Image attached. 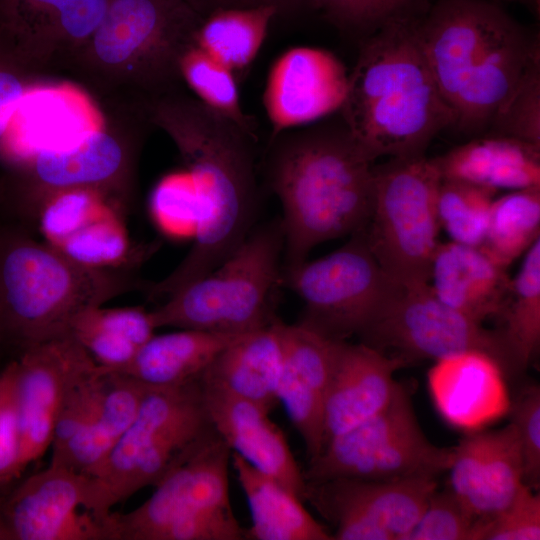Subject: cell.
Listing matches in <instances>:
<instances>
[{"instance_id": "42", "label": "cell", "mask_w": 540, "mask_h": 540, "mask_svg": "<svg viewBox=\"0 0 540 540\" xmlns=\"http://www.w3.org/2000/svg\"><path fill=\"white\" fill-rule=\"evenodd\" d=\"M486 132L540 146V58L527 68Z\"/></svg>"}, {"instance_id": "12", "label": "cell", "mask_w": 540, "mask_h": 540, "mask_svg": "<svg viewBox=\"0 0 540 540\" xmlns=\"http://www.w3.org/2000/svg\"><path fill=\"white\" fill-rule=\"evenodd\" d=\"M366 229L339 249L283 270L281 281L303 301L297 324L328 339L347 341L371 322L399 283L372 254Z\"/></svg>"}, {"instance_id": "9", "label": "cell", "mask_w": 540, "mask_h": 540, "mask_svg": "<svg viewBox=\"0 0 540 540\" xmlns=\"http://www.w3.org/2000/svg\"><path fill=\"white\" fill-rule=\"evenodd\" d=\"M442 176L426 155L374 165V201L366 240L384 272L402 285L429 283L440 243L436 198Z\"/></svg>"}, {"instance_id": "24", "label": "cell", "mask_w": 540, "mask_h": 540, "mask_svg": "<svg viewBox=\"0 0 540 540\" xmlns=\"http://www.w3.org/2000/svg\"><path fill=\"white\" fill-rule=\"evenodd\" d=\"M278 400L300 434L308 460L323 448V401L337 341L299 324H282Z\"/></svg>"}, {"instance_id": "20", "label": "cell", "mask_w": 540, "mask_h": 540, "mask_svg": "<svg viewBox=\"0 0 540 540\" xmlns=\"http://www.w3.org/2000/svg\"><path fill=\"white\" fill-rule=\"evenodd\" d=\"M210 422L231 451L274 478L304 503L306 480L270 411L219 384L201 379Z\"/></svg>"}, {"instance_id": "28", "label": "cell", "mask_w": 540, "mask_h": 540, "mask_svg": "<svg viewBox=\"0 0 540 540\" xmlns=\"http://www.w3.org/2000/svg\"><path fill=\"white\" fill-rule=\"evenodd\" d=\"M231 465L251 510L252 525L244 530V540L333 539L303 501L274 478L233 451Z\"/></svg>"}, {"instance_id": "8", "label": "cell", "mask_w": 540, "mask_h": 540, "mask_svg": "<svg viewBox=\"0 0 540 540\" xmlns=\"http://www.w3.org/2000/svg\"><path fill=\"white\" fill-rule=\"evenodd\" d=\"M213 430L201 379L174 387H148L133 422L95 476L110 508L157 485Z\"/></svg>"}, {"instance_id": "35", "label": "cell", "mask_w": 540, "mask_h": 540, "mask_svg": "<svg viewBox=\"0 0 540 540\" xmlns=\"http://www.w3.org/2000/svg\"><path fill=\"white\" fill-rule=\"evenodd\" d=\"M500 328L525 370L540 344V239L524 254L498 316Z\"/></svg>"}, {"instance_id": "36", "label": "cell", "mask_w": 540, "mask_h": 540, "mask_svg": "<svg viewBox=\"0 0 540 540\" xmlns=\"http://www.w3.org/2000/svg\"><path fill=\"white\" fill-rule=\"evenodd\" d=\"M178 72L209 109L257 140V124L241 104L236 75L194 41L181 53Z\"/></svg>"}, {"instance_id": "23", "label": "cell", "mask_w": 540, "mask_h": 540, "mask_svg": "<svg viewBox=\"0 0 540 540\" xmlns=\"http://www.w3.org/2000/svg\"><path fill=\"white\" fill-rule=\"evenodd\" d=\"M507 376L490 355L468 350L434 361L428 387L441 417L464 432L484 430L509 413Z\"/></svg>"}, {"instance_id": "11", "label": "cell", "mask_w": 540, "mask_h": 540, "mask_svg": "<svg viewBox=\"0 0 540 540\" xmlns=\"http://www.w3.org/2000/svg\"><path fill=\"white\" fill-rule=\"evenodd\" d=\"M360 342L409 365L468 350L493 357L507 377L524 369L501 329H488L443 303L429 283L398 284Z\"/></svg>"}, {"instance_id": "41", "label": "cell", "mask_w": 540, "mask_h": 540, "mask_svg": "<svg viewBox=\"0 0 540 540\" xmlns=\"http://www.w3.org/2000/svg\"><path fill=\"white\" fill-rule=\"evenodd\" d=\"M433 0H307L338 28L365 37L384 25L424 15Z\"/></svg>"}, {"instance_id": "32", "label": "cell", "mask_w": 540, "mask_h": 540, "mask_svg": "<svg viewBox=\"0 0 540 540\" xmlns=\"http://www.w3.org/2000/svg\"><path fill=\"white\" fill-rule=\"evenodd\" d=\"M110 0H0V36L22 43L43 33L73 40L92 36Z\"/></svg>"}, {"instance_id": "44", "label": "cell", "mask_w": 540, "mask_h": 540, "mask_svg": "<svg viewBox=\"0 0 540 540\" xmlns=\"http://www.w3.org/2000/svg\"><path fill=\"white\" fill-rule=\"evenodd\" d=\"M476 520L449 486L436 489L406 540H470Z\"/></svg>"}, {"instance_id": "2", "label": "cell", "mask_w": 540, "mask_h": 540, "mask_svg": "<svg viewBox=\"0 0 540 540\" xmlns=\"http://www.w3.org/2000/svg\"><path fill=\"white\" fill-rule=\"evenodd\" d=\"M266 180L282 206V271L317 245L366 229L374 201V160L340 117L270 138Z\"/></svg>"}, {"instance_id": "1", "label": "cell", "mask_w": 540, "mask_h": 540, "mask_svg": "<svg viewBox=\"0 0 540 540\" xmlns=\"http://www.w3.org/2000/svg\"><path fill=\"white\" fill-rule=\"evenodd\" d=\"M154 116L187 166L195 204L194 242L165 278L147 281L150 300L166 299L228 259L255 228L259 207L256 140L199 100L163 99Z\"/></svg>"}, {"instance_id": "19", "label": "cell", "mask_w": 540, "mask_h": 540, "mask_svg": "<svg viewBox=\"0 0 540 540\" xmlns=\"http://www.w3.org/2000/svg\"><path fill=\"white\" fill-rule=\"evenodd\" d=\"M89 357L68 335L32 346L16 359L22 473L50 449L68 381Z\"/></svg>"}, {"instance_id": "16", "label": "cell", "mask_w": 540, "mask_h": 540, "mask_svg": "<svg viewBox=\"0 0 540 540\" xmlns=\"http://www.w3.org/2000/svg\"><path fill=\"white\" fill-rule=\"evenodd\" d=\"M348 78L345 66L330 51L295 47L284 52L270 69L263 95L270 138L339 111Z\"/></svg>"}, {"instance_id": "3", "label": "cell", "mask_w": 540, "mask_h": 540, "mask_svg": "<svg viewBox=\"0 0 540 540\" xmlns=\"http://www.w3.org/2000/svg\"><path fill=\"white\" fill-rule=\"evenodd\" d=\"M417 31L456 129L486 132L530 64L538 37L487 0H433Z\"/></svg>"}, {"instance_id": "39", "label": "cell", "mask_w": 540, "mask_h": 540, "mask_svg": "<svg viewBox=\"0 0 540 540\" xmlns=\"http://www.w3.org/2000/svg\"><path fill=\"white\" fill-rule=\"evenodd\" d=\"M108 370L90 356L70 377L57 415L52 455L61 452L92 421L103 399Z\"/></svg>"}, {"instance_id": "50", "label": "cell", "mask_w": 540, "mask_h": 540, "mask_svg": "<svg viewBox=\"0 0 540 540\" xmlns=\"http://www.w3.org/2000/svg\"><path fill=\"white\" fill-rule=\"evenodd\" d=\"M529 6L534 10V12L539 15L540 11V0H529Z\"/></svg>"}, {"instance_id": "6", "label": "cell", "mask_w": 540, "mask_h": 540, "mask_svg": "<svg viewBox=\"0 0 540 540\" xmlns=\"http://www.w3.org/2000/svg\"><path fill=\"white\" fill-rule=\"evenodd\" d=\"M281 218L255 226L216 269L185 285L152 310L156 329L176 327L242 335L278 317L273 291L281 282Z\"/></svg>"}, {"instance_id": "33", "label": "cell", "mask_w": 540, "mask_h": 540, "mask_svg": "<svg viewBox=\"0 0 540 540\" xmlns=\"http://www.w3.org/2000/svg\"><path fill=\"white\" fill-rule=\"evenodd\" d=\"M278 13L272 5L214 11L202 20L194 42L235 75L240 74L255 60Z\"/></svg>"}, {"instance_id": "21", "label": "cell", "mask_w": 540, "mask_h": 540, "mask_svg": "<svg viewBox=\"0 0 540 540\" xmlns=\"http://www.w3.org/2000/svg\"><path fill=\"white\" fill-rule=\"evenodd\" d=\"M449 487L476 519L507 507L523 481V457L510 421L497 430L468 433L454 446Z\"/></svg>"}, {"instance_id": "37", "label": "cell", "mask_w": 540, "mask_h": 540, "mask_svg": "<svg viewBox=\"0 0 540 540\" xmlns=\"http://www.w3.org/2000/svg\"><path fill=\"white\" fill-rule=\"evenodd\" d=\"M123 213L118 208L107 210L55 248L88 267H133L134 262H140L148 251L132 248Z\"/></svg>"}, {"instance_id": "48", "label": "cell", "mask_w": 540, "mask_h": 540, "mask_svg": "<svg viewBox=\"0 0 540 540\" xmlns=\"http://www.w3.org/2000/svg\"><path fill=\"white\" fill-rule=\"evenodd\" d=\"M203 19L214 11L228 8L275 6L279 12L293 11L307 0H184Z\"/></svg>"}, {"instance_id": "7", "label": "cell", "mask_w": 540, "mask_h": 540, "mask_svg": "<svg viewBox=\"0 0 540 540\" xmlns=\"http://www.w3.org/2000/svg\"><path fill=\"white\" fill-rule=\"evenodd\" d=\"M231 452L214 429L144 503L110 514L109 540H244L230 501Z\"/></svg>"}, {"instance_id": "25", "label": "cell", "mask_w": 540, "mask_h": 540, "mask_svg": "<svg viewBox=\"0 0 540 540\" xmlns=\"http://www.w3.org/2000/svg\"><path fill=\"white\" fill-rule=\"evenodd\" d=\"M429 284L443 303L483 323L500 315L511 278L478 247L449 241L435 250Z\"/></svg>"}, {"instance_id": "4", "label": "cell", "mask_w": 540, "mask_h": 540, "mask_svg": "<svg viewBox=\"0 0 540 540\" xmlns=\"http://www.w3.org/2000/svg\"><path fill=\"white\" fill-rule=\"evenodd\" d=\"M418 18L390 22L364 38L340 116L375 161L424 155L453 126L423 53Z\"/></svg>"}, {"instance_id": "22", "label": "cell", "mask_w": 540, "mask_h": 540, "mask_svg": "<svg viewBox=\"0 0 540 540\" xmlns=\"http://www.w3.org/2000/svg\"><path fill=\"white\" fill-rule=\"evenodd\" d=\"M405 366L361 342L337 341L323 401V447L381 412L397 387L394 373Z\"/></svg>"}, {"instance_id": "26", "label": "cell", "mask_w": 540, "mask_h": 540, "mask_svg": "<svg viewBox=\"0 0 540 540\" xmlns=\"http://www.w3.org/2000/svg\"><path fill=\"white\" fill-rule=\"evenodd\" d=\"M443 179L494 190L540 186V146L499 135H484L434 158Z\"/></svg>"}, {"instance_id": "47", "label": "cell", "mask_w": 540, "mask_h": 540, "mask_svg": "<svg viewBox=\"0 0 540 540\" xmlns=\"http://www.w3.org/2000/svg\"><path fill=\"white\" fill-rule=\"evenodd\" d=\"M26 87L12 68L0 64V144Z\"/></svg>"}, {"instance_id": "29", "label": "cell", "mask_w": 540, "mask_h": 540, "mask_svg": "<svg viewBox=\"0 0 540 540\" xmlns=\"http://www.w3.org/2000/svg\"><path fill=\"white\" fill-rule=\"evenodd\" d=\"M147 388L133 377L108 370L97 413L76 438L51 456L50 464L95 477L133 422Z\"/></svg>"}, {"instance_id": "10", "label": "cell", "mask_w": 540, "mask_h": 540, "mask_svg": "<svg viewBox=\"0 0 540 540\" xmlns=\"http://www.w3.org/2000/svg\"><path fill=\"white\" fill-rule=\"evenodd\" d=\"M453 458L454 447H439L425 436L407 389L398 383L381 412L332 438L302 471L306 482L436 478Z\"/></svg>"}, {"instance_id": "17", "label": "cell", "mask_w": 540, "mask_h": 540, "mask_svg": "<svg viewBox=\"0 0 540 540\" xmlns=\"http://www.w3.org/2000/svg\"><path fill=\"white\" fill-rule=\"evenodd\" d=\"M104 131L103 115L71 83L27 86L0 144L12 163L38 153L73 148Z\"/></svg>"}, {"instance_id": "27", "label": "cell", "mask_w": 540, "mask_h": 540, "mask_svg": "<svg viewBox=\"0 0 540 540\" xmlns=\"http://www.w3.org/2000/svg\"><path fill=\"white\" fill-rule=\"evenodd\" d=\"M282 324L277 318L238 336L216 356L201 379L219 384L271 412L279 401Z\"/></svg>"}, {"instance_id": "14", "label": "cell", "mask_w": 540, "mask_h": 540, "mask_svg": "<svg viewBox=\"0 0 540 540\" xmlns=\"http://www.w3.org/2000/svg\"><path fill=\"white\" fill-rule=\"evenodd\" d=\"M437 489L436 478H334L306 482L308 502L335 540H406Z\"/></svg>"}, {"instance_id": "18", "label": "cell", "mask_w": 540, "mask_h": 540, "mask_svg": "<svg viewBox=\"0 0 540 540\" xmlns=\"http://www.w3.org/2000/svg\"><path fill=\"white\" fill-rule=\"evenodd\" d=\"M25 169L30 180L23 187L0 193V210L8 219L35 229L40 208L53 194L71 188H103L125 166V151L113 136L98 132L79 145L61 151L38 153L13 163Z\"/></svg>"}, {"instance_id": "46", "label": "cell", "mask_w": 540, "mask_h": 540, "mask_svg": "<svg viewBox=\"0 0 540 540\" xmlns=\"http://www.w3.org/2000/svg\"><path fill=\"white\" fill-rule=\"evenodd\" d=\"M17 363L0 373V485L21 477V439L16 401Z\"/></svg>"}, {"instance_id": "45", "label": "cell", "mask_w": 540, "mask_h": 540, "mask_svg": "<svg viewBox=\"0 0 540 540\" xmlns=\"http://www.w3.org/2000/svg\"><path fill=\"white\" fill-rule=\"evenodd\" d=\"M523 457V481L531 489L540 485V389L525 387L509 410Z\"/></svg>"}, {"instance_id": "30", "label": "cell", "mask_w": 540, "mask_h": 540, "mask_svg": "<svg viewBox=\"0 0 540 540\" xmlns=\"http://www.w3.org/2000/svg\"><path fill=\"white\" fill-rule=\"evenodd\" d=\"M238 336L192 329L154 334L133 360L116 372L148 387H174L198 381L216 356Z\"/></svg>"}, {"instance_id": "49", "label": "cell", "mask_w": 540, "mask_h": 540, "mask_svg": "<svg viewBox=\"0 0 540 540\" xmlns=\"http://www.w3.org/2000/svg\"><path fill=\"white\" fill-rule=\"evenodd\" d=\"M0 539H13L6 519L4 506L0 507Z\"/></svg>"}, {"instance_id": "43", "label": "cell", "mask_w": 540, "mask_h": 540, "mask_svg": "<svg viewBox=\"0 0 540 540\" xmlns=\"http://www.w3.org/2000/svg\"><path fill=\"white\" fill-rule=\"evenodd\" d=\"M540 496L523 484L510 504L475 521L470 540H539Z\"/></svg>"}, {"instance_id": "31", "label": "cell", "mask_w": 540, "mask_h": 540, "mask_svg": "<svg viewBox=\"0 0 540 540\" xmlns=\"http://www.w3.org/2000/svg\"><path fill=\"white\" fill-rule=\"evenodd\" d=\"M156 330L152 313L143 307H90L72 321V336L103 368L127 366Z\"/></svg>"}, {"instance_id": "34", "label": "cell", "mask_w": 540, "mask_h": 540, "mask_svg": "<svg viewBox=\"0 0 540 540\" xmlns=\"http://www.w3.org/2000/svg\"><path fill=\"white\" fill-rule=\"evenodd\" d=\"M540 239V186L513 190L492 202L483 242L478 247L508 268Z\"/></svg>"}, {"instance_id": "15", "label": "cell", "mask_w": 540, "mask_h": 540, "mask_svg": "<svg viewBox=\"0 0 540 540\" xmlns=\"http://www.w3.org/2000/svg\"><path fill=\"white\" fill-rule=\"evenodd\" d=\"M13 539L109 540L112 513L97 478L50 464L4 504Z\"/></svg>"}, {"instance_id": "38", "label": "cell", "mask_w": 540, "mask_h": 540, "mask_svg": "<svg viewBox=\"0 0 540 540\" xmlns=\"http://www.w3.org/2000/svg\"><path fill=\"white\" fill-rule=\"evenodd\" d=\"M497 193L491 188L442 178L436 198L440 229L453 242L479 247Z\"/></svg>"}, {"instance_id": "13", "label": "cell", "mask_w": 540, "mask_h": 540, "mask_svg": "<svg viewBox=\"0 0 540 540\" xmlns=\"http://www.w3.org/2000/svg\"><path fill=\"white\" fill-rule=\"evenodd\" d=\"M203 18L184 0H110L90 37L104 64L134 63L151 81L178 72V59Z\"/></svg>"}, {"instance_id": "40", "label": "cell", "mask_w": 540, "mask_h": 540, "mask_svg": "<svg viewBox=\"0 0 540 540\" xmlns=\"http://www.w3.org/2000/svg\"><path fill=\"white\" fill-rule=\"evenodd\" d=\"M111 208L123 210L120 203L98 189L78 187L62 190L42 205L35 229L41 233L45 242L57 247Z\"/></svg>"}, {"instance_id": "5", "label": "cell", "mask_w": 540, "mask_h": 540, "mask_svg": "<svg viewBox=\"0 0 540 540\" xmlns=\"http://www.w3.org/2000/svg\"><path fill=\"white\" fill-rule=\"evenodd\" d=\"M33 229L0 218V343L20 350L68 336L83 310L133 290L146 281L132 267L79 264Z\"/></svg>"}, {"instance_id": "51", "label": "cell", "mask_w": 540, "mask_h": 540, "mask_svg": "<svg viewBox=\"0 0 540 540\" xmlns=\"http://www.w3.org/2000/svg\"><path fill=\"white\" fill-rule=\"evenodd\" d=\"M498 1H516V2H520V3H524V4H527L529 5V0H498Z\"/></svg>"}]
</instances>
